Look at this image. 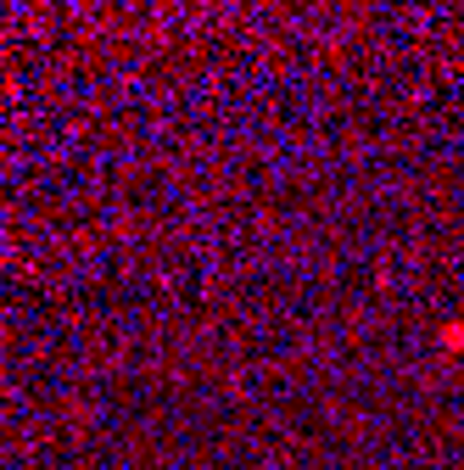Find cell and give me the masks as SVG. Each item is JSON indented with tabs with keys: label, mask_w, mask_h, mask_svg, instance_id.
Listing matches in <instances>:
<instances>
[{
	"label": "cell",
	"mask_w": 464,
	"mask_h": 470,
	"mask_svg": "<svg viewBox=\"0 0 464 470\" xmlns=\"http://www.w3.org/2000/svg\"><path fill=\"white\" fill-rule=\"evenodd\" d=\"M442 347H464V325H448V330H442Z\"/></svg>",
	"instance_id": "obj_1"
}]
</instances>
